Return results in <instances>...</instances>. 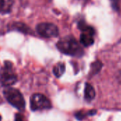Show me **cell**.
I'll use <instances>...</instances> for the list:
<instances>
[{
  "label": "cell",
  "instance_id": "cell-1",
  "mask_svg": "<svg viewBox=\"0 0 121 121\" xmlns=\"http://www.w3.org/2000/svg\"><path fill=\"white\" fill-rule=\"evenodd\" d=\"M56 45L61 52L67 55L80 57L84 54L82 47L72 36H66L61 38Z\"/></svg>",
  "mask_w": 121,
  "mask_h": 121
},
{
  "label": "cell",
  "instance_id": "cell-2",
  "mask_svg": "<svg viewBox=\"0 0 121 121\" xmlns=\"http://www.w3.org/2000/svg\"><path fill=\"white\" fill-rule=\"evenodd\" d=\"M3 93L4 97L11 106L16 108L19 111H23L25 109V100L23 95L18 89L9 86L6 87L4 90Z\"/></svg>",
  "mask_w": 121,
  "mask_h": 121
},
{
  "label": "cell",
  "instance_id": "cell-3",
  "mask_svg": "<svg viewBox=\"0 0 121 121\" xmlns=\"http://www.w3.org/2000/svg\"><path fill=\"white\" fill-rule=\"evenodd\" d=\"M17 81V76L14 72L13 65L11 62L6 61L0 71V82L3 86L9 87Z\"/></svg>",
  "mask_w": 121,
  "mask_h": 121
},
{
  "label": "cell",
  "instance_id": "cell-4",
  "mask_svg": "<svg viewBox=\"0 0 121 121\" xmlns=\"http://www.w3.org/2000/svg\"><path fill=\"white\" fill-rule=\"evenodd\" d=\"M30 109L33 111L50 109L52 104L50 100L41 94H35L30 97Z\"/></svg>",
  "mask_w": 121,
  "mask_h": 121
},
{
  "label": "cell",
  "instance_id": "cell-5",
  "mask_svg": "<svg viewBox=\"0 0 121 121\" xmlns=\"http://www.w3.org/2000/svg\"><path fill=\"white\" fill-rule=\"evenodd\" d=\"M37 33L42 37L46 38L57 37L59 34V29L53 23H41L36 26Z\"/></svg>",
  "mask_w": 121,
  "mask_h": 121
},
{
  "label": "cell",
  "instance_id": "cell-6",
  "mask_svg": "<svg viewBox=\"0 0 121 121\" xmlns=\"http://www.w3.org/2000/svg\"><path fill=\"white\" fill-rule=\"evenodd\" d=\"M94 34L88 32H82L80 35V43L85 47L91 46L94 43Z\"/></svg>",
  "mask_w": 121,
  "mask_h": 121
},
{
  "label": "cell",
  "instance_id": "cell-7",
  "mask_svg": "<svg viewBox=\"0 0 121 121\" xmlns=\"http://www.w3.org/2000/svg\"><path fill=\"white\" fill-rule=\"evenodd\" d=\"M14 0H0V13L6 14L11 12Z\"/></svg>",
  "mask_w": 121,
  "mask_h": 121
},
{
  "label": "cell",
  "instance_id": "cell-8",
  "mask_svg": "<svg viewBox=\"0 0 121 121\" xmlns=\"http://www.w3.org/2000/svg\"><path fill=\"white\" fill-rule=\"evenodd\" d=\"M96 92L94 87L89 83H86L84 89V99L87 101H91L94 99Z\"/></svg>",
  "mask_w": 121,
  "mask_h": 121
},
{
  "label": "cell",
  "instance_id": "cell-9",
  "mask_svg": "<svg viewBox=\"0 0 121 121\" xmlns=\"http://www.w3.org/2000/svg\"><path fill=\"white\" fill-rule=\"evenodd\" d=\"M65 71V65L62 62H59L53 68V73L56 77H60Z\"/></svg>",
  "mask_w": 121,
  "mask_h": 121
},
{
  "label": "cell",
  "instance_id": "cell-10",
  "mask_svg": "<svg viewBox=\"0 0 121 121\" xmlns=\"http://www.w3.org/2000/svg\"><path fill=\"white\" fill-rule=\"evenodd\" d=\"M102 67H103V64L99 60H97V61L93 62L91 65L90 75L94 76V75H96V74H98L101 71Z\"/></svg>",
  "mask_w": 121,
  "mask_h": 121
},
{
  "label": "cell",
  "instance_id": "cell-11",
  "mask_svg": "<svg viewBox=\"0 0 121 121\" xmlns=\"http://www.w3.org/2000/svg\"><path fill=\"white\" fill-rule=\"evenodd\" d=\"M88 115V113H84V112L82 111H79L77 112V113H75V118L79 120V121H82L83 119H84V118Z\"/></svg>",
  "mask_w": 121,
  "mask_h": 121
},
{
  "label": "cell",
  "instance_id": "cell-12",
  "mask_svg": "<svg viewBox=\"0 0 121 121\" xmlns=\"http://www.w3.org/2000/svg\"><path fill=\"white\" fill-rule=\"evenodd\" d=\"M111 4L114 10L118 11L119 9V0H111Z\"/></svg>",
  "mask_w": 121,
  "mask_h": 121
},
{
  "label": "cell",
  "instance_id": "cell-13",
  "mask_svg": "<svg viewBox=\"0 0 121 121\" xmlns=\"http://www.w3.org/2000/svg\"><path fill=\"white\" fill-rule=\"evenodd\" d=\"M15 121H23V116L20 113H17L15 116Z\"/></svg>",
  "mask_w": 121,
  "mask_h": 121
},
{
  "label": "cell",
  "instance_id": "cell-14",
  "mask_svg": "<svg viewBox=\"0 0 121 121\" xmlns=\"http://www.w3.org/2000/svg\"><path fill=\"white\" fill-rule=\"evenodd\" d=\"M96 113V110H91L90 111L89 113H88V115L89 116H94Z\"/></svg>",
  "mask_w": 121,
  "mask_h": 121
},
{
  "label": "cell",
  "instance_id": "cell-15",
  "mask_svg": "<svg viewBox=\"0 0 121 121\" xmlns=\"http://www.w3.org/2000/svg\"><path fill=\"white\" fill-rule=\"evenodd\" d=\"M118 80H119V82H120V83L121 84V73L119 74V75H118Z\"/></svg>",
  "mask_w": 121,
  "mask_h": 121
},
{
  "label": "cell",
  "instance_id": "cell-16",
  "mask_svg": "<svg viewBox=\"0 0 121 121\" xmlns=\"http://www.w3.org/2000/svg\"><path fill=\"white\" fill-rule=\"evenodd\" d=\"M1 116H0V121H1Z\"/></svg>",
  "mask_w": 121,
  "mask_h": 121
},
{
  "label": "cell",
  "instance_id": "cell-17",
  "mask_svg": "<svg viewBox=\"0 0 121 121\" xmlns=\"http://www.w3.org/2000/svg\"><path fill=\"white\" fill-rule=\"evenodd\" d=\"M84 1H87V0H84Z\"/></svg>",
  "mask_w": 121,
  "mask_h": 121
}]
</instances>
